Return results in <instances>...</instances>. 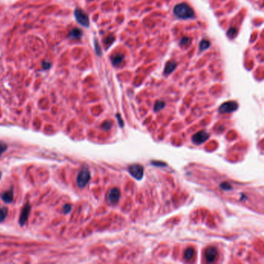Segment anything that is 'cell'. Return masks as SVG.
Here are the masks:
<instances>
[{"instance_id": "9", "label": "cell", "mask_w": 264, "mask_h": 264, "mask_svg": "<svg viewBox=\"0 0 264 264\" xmlns=\"http://www.w3.org/2000/svg\"><path fill=\"white\" fill-rule=\"evenodd\" d=\"M120 198V191L118 188H112L108 195V200L111 204H116Z\"/></svg>"}, {"instance_id": "19", "label": "cell", "mask_w": 264, "mask_h": 264, "mask_svg": "<svg viewBox=\"0 0 264 264\" xmlns=\"http://www.w3.org/2000/svg\"><path fill=\"white\" fill-rule=\"evenodd\" d=\"M237 31H238V30H237L236 28L232 27L228 30V32H227V35H228L229 37L233 38V37H234L235 35H236Z\"/></svg>"}, {"instance_id": "21", "label": "cell", "mask_w": 264, "mask_h": 264, "mask_svg": "<svg viewBox=\"0 0 264 264\" xmlns=\"http://www.w3.org/2000/svg\"><path fill=\"white\" fill-rule=\"evenodd\" d=\"M112 126V122H105L104 123L101 125V128L104 130H109Z\"/></svg>"}, {"instance_id": "4", "label": "cell", "mask_w": 264, "mask_h": 264, "mask_svg": "<svg viewBox=\"0 0 264 264\" xmlns=\"http://www.w3.org/2000/svg\"><path fill=\"white\" fill-rule=\"evenodd\" d=\"M238 104L235 101H229L227 102L223 103L222 106L219 107V112L221 113H230L238 109Z\"/></svg>"}, {"instance_id": "22", "label": "cell", "mask_w": 264, "mask_h": 264, "mask_svg": "<svg viewBox=\"0 0 264 264\" xmlns=\"http://www.w3.org/2000/svg\"><path fill=\"white\" fill-rule=\"evenodd\" d=\"M71 211V205L69 204H66L63 207V211L64 214H68Z\"/></svg>"}, {"instance_id": "13", "label": "cell", "mask_w": 264, "mask_h": 264, "mask_svg": "<svg viewBox=\"0 0 264 264\" xmlns=\"http://www.w3.org/2000/svg\"><path fill=\"white\" fill-rule=\"evenodd\" d=\"M82 36V30L78 28H74L70 31L69 36L71 38H74V39H78Z\"/></svg>"}, {"instance_id": "24", "label": "cell", "mask_w": 264, "mask_h": 264, "mask_svg": "<svg viewBox=\"0 0 264 264\" xmlns=\"http://www.w3.org/2000/svg\"><path fill=\"white\" fill-rule=\"evenodd\" d=\"M220 187H222V189H224V190H229V189H232V186L230 185L229 184H228V183H222L220 185Z\"/></svg>"}, {"instance_id": "10", "label": "cell", "mask_w": 264, "mask_h": 264, "mask_svg": "<svg viewBox=\"0 0 264 264\" xmlns=\"http://www.w3.org/2000/svg\"><path fill=\"white\" fill-rule=\"evenodd\" d=\"M176 68H177V63L175 61L172 60V61L167 62L166 66H165L163 74H164L165 75H168V74H171V73L175 70Z\"/></svg>"}, {"instance_id": "12", "label": "cell", "mask_w": 264, "mask_h": 264, "mask_svg": "<svg viewBox=\"0 0 264 264\" xmlns=\"http://www.w3.org/2000/svg\"><path fill=\"white\" fill-rule=\"evenodd\" d=\"M111 60H112V64L117 66V65L120 64L123 61L124 55L122 54H117L112 56Z\"/></svg>"}, {"instance_id": "3", "label": "cell", "mask_w": 264, "mask_h": 264, "mask_svg": "<svg viewBox=\"0 0 264 264\" xmlns=\"http://www.w3.org/2000/svg\"><path fill=\"white\" fill-rule=\"evenodd\" d=\"M74 17L79 24L85 27H88L89 18L88 16L81 9H76L74 10Z\"/></svg>"}, {"instance_id": "18", "label": "cell", "mask_w": 264, "mask_h": 264, "mask_svg": "<svg viewBox=\"0 0 264 264\" xmlns=\"http://www.w3.org/2000/svg\"><path fill=\"white\" fill-rule=\"evenodd\" d=\"M165 106V102L163 101H157L156 102L155 106H154V111L155 112H158V111L161 110L162 109H163Z\"/></svg>"}, {"instance_id": "29", "label": "cell", "mask_w": 264, "mask_h": 264, "mask_svg": "<svg viewBox=\"0 0 264 264\" xmlns=\"http://www.w3.org/2000/svg\"><path fill=\"white\" fill-rule=\"evenodd\" d=\"M89 1H93V0H89Z\"/></svg>"}, {"instance_id": "28", "label": "cell", "mask_w": 264, "mask_h": 264, "mask_svg": "<svg viewBox=\"0 0 264 264\" xmlns=\"http://www.w3.org/2000/svg\"><path fill=\"white\" fill-rule=\"evenodd\" d=\"M1 176H2V173L0 172V178H1Z\"/></svg>"}, {"instance_id": "25", "label": "cell", "mask_w": 264, "mask_h": 264, "mask_svg": "<svg viewBox=\"0 0 264 264\" xmlns=\"http://www.w3.org/2000/svg\"><path fill=\"white\" fill-rule=\"evenodd\" d=\"M190 41V39H189L188 37H183L182 39H181V42H180V44L181 45H186V44H187V43Z\"/></svg>"}, {"instance_id": "8", "label": "cell", "mask_w": 264, "mask_h": 264, "mask_svg": "<svg viewBox=\"0 0 264 264\" xmlns=\"http://www.w3.org/2000/svg\"><path fill=\"white\" fill-rule=\"evenodd\" d=\"M30 210H31V207H30V204H26V205L23 207V210H22L21 211V214H20V219H19V223L20 224V225H23L26 222H27V219L28 218H29Z\"/></svg>"}, {"instance_id": "7", "label": "cell", "mask_w": 264, "mask_h": 264, "mask_svg": "<svg viewBox=\"0 0 264 264\" xmlns=\"http://www.w3.org/2000/svg\"><path fill=\"white\" fill-rule=\"evenodd\" d=\"M218 256V250L214 246H210L207 249L205 252V259L208 263H213L216 260Z\"/></svg>"}, {"instance_id": "6", "label": "cell", "mask_w": 264, "mask_h": 264, "mask_svg": "<svg viewBox=\"0 0 264 264\" xmlns=\"http://www.w3.org/2000/svg\"><path fill=\"white\" fill-rule=\"evenodd\" d=\"M129 171L132 176L134 177L136 179L139 180L144 176V167L141 165L134 164L129 167Z\"/></svg>"}, {"instance_id": "2", "label": "cell", "mask_w": 264, "mask_h": 264, "mask_svg": "<svg viewBox=\"0 0 264 264\" xmlns=\"http://www.w3.org/2000/svg\"><path fill=\"white\" fill-rule=\"evenodd\" d=\"M91 179V174L88 170L85 169L80 171L77 177V184L80 188H83L89 182Z\"/></svg>"}, {"instance_id": "17", "label": "cell", "mask_w": 264, "mask_h": 264, "mask_svg": "<svg viewBox=\"0 0 264 264\" xmlns=\"http://www.w3.org/2000/svg\"><path fill=\"white\" fill-rule=\"evenodd\" d=\"M114 41H115V36H114L112 34H110L108 36H106V38L105 39L104 43L107 47H109V46L112 45V43H113Z\"/></svg>"}, {"instance_id": "11", "label": "cell", "mask_w": 264, "mask_h": 264, "mask_svg": "<svg viewBox=\"0 0 264 264\" xmlns=\"http://www.w3.org/2000/svg\"><path fill=\"white\" fill-rule=\"evenodd\" d=\"M1 197L2 199L5 202L11 203L12 201V200H13V192H12V190L11 189V190L4 192V193L2 195Z\"/></svg>"}, {"instance_id": "26", "label": "cell", "mask_w": 264, "mask_h": 264, "mask_svg": "<svg viewBox=\"0 0 264 264\" xmlns=\"http://www.w3.org/2000/svg\"><path fill=\"white\" fill-rule=\"evenodd\" d=\"M50 67H51V64H50V63H48V62H44V63H43V68L45 70L49 69Z\"/></svg>"}, {"instance_id": "23", "label": "cell", "mask_w": 264, "mask_h": 264, "mask_svg": "<svg viewBox=\"0 0 264 264\" xmlns=\"http://www.w3.org/2000/svg\"><path fill=\"white\" fill-rule=\"evenodd\" d=\"M95 51H96V54L98 55H101V48H100L99 45H98V42H97L96 40L95 41Z\"/></svg>"}, {"instance_id": "16", "label": "cell", "mask_w": 264, "mask_h": 264, "mask_svg": "<svg viewBox=\"0 0 264 264\" xmlns=\"http://www.w3.org/2000/svg\"><path fill=\"white\" fill-rule=\"evenodd\" d=\"M210 47V42L208 40H202L200 42L199 45V49L201 51H204L206 49H208Z\"/></svg>"}, {"instance_id": "1", "label": "cell", "mask_w": 264, "mask_h": 264, "mask_svg": "<svg viewBox=\"0 0 264 264\" xmlns=\"http://www.w3.org/2000/svg\"><path fill=\"white\" fill-rule=\"evenodd\" d=\"M174 13L177 18L181 20H187L195 16L194 10L186 3H180L174 6Z\"/></svg>"}, {"instance_id": "20", "label": "cell", "mask_w": 264, "mask_h": 264, "mask_svg": "<svg viewBox=\"0 0 264 264\" xmlns=\"http://www.w3.org/2000/svg\"><path fill=\"white\" fill-rule=\"evenodd\" d=\"M7 148H8V146L6 145L5 143L0 142V157H1V156L2 155L3 153L7 149Z\"/></svg>"}, {"instance_id": "14", "label": "cell", "mask_w": 264, "mask_h": 264, "mask_svg": "<svg viewBox=\"0 0 264 264\" xmlns=\"http://www.w3.org/2000/svg\"><path fill=\"white\" fill-rule=\"evenodd\" d=\"M194 254H195V249L191 247L187 248L185 250V252H184V259H185L186 260H191Z\"/></svg>"}, {"instance_id": "5", "label": "cell", "mask_w": 264, "mask_h": 264, "mask_svg": "<svg viewBox=\"0 0 264 264\" xmlns=\"http://www.w3.org/2000/svg\"><path fill=\"white\" fill-rule=\"evenodd\" d=\"M208 137H209L208 133L206 131H205V130H201V131L198 132L196 134H195L192 136V141H193L194 144L199 145V144H201L202 143L205 142L207 139H208Z\"/></svg>"}, {"instance_id": "27", "label": "cell", "mask_w": 264, "mask_h": 264, "mask_svg": "<svg viewBox=\"0 0 264 264\" xmlns=\"http://www.w3.org/2000/svg\"><path fill=\"white\" fill-rule=\"evenodd\" d=\"M117 119H118V121H119L120 126H123V122H122V119H120V116H119V114L117 115Z\"/></svg>"}, {"instance_id": "15", "label": "cell", "mask_w": 264, "mask_h": 264, "mask_svg": "<svg viewBox=\"0 0 264 264\" xmlns=\"http://www.w3.org/2000/svg\"><path fill=\"white\" fill-rule=\"evenodd\" d=\"M8 214V209L6 207H2L0 208V222L4 221L6 218L7 217Z\"/></svg>"}]
</instances>
